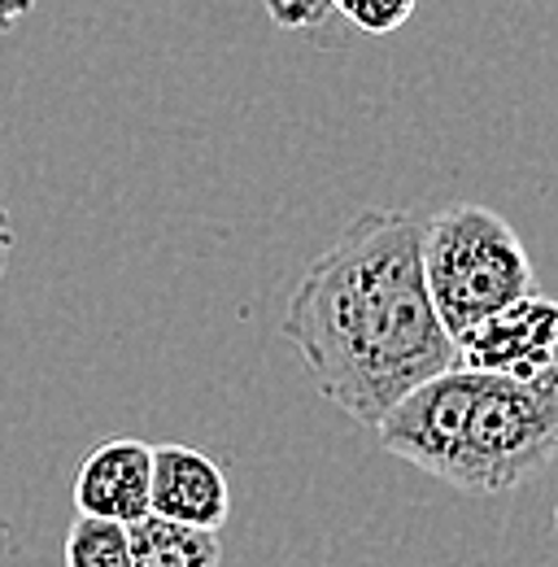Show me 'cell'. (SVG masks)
<instances>
[{
  "instance_id": "8992f818",
  "label": "cell",
  "mask_w": 558,
  "mask_h": 567,
  "mask_svg": "<svg viewBox=\"0 0 558 567\" xmlns=\"http://www.w3.org/2000/svg\"><path fill=\"white\" fill-rule=\"evenodd\" d=\"M148 511L193 528H223L231 511V489L223 467L197 445H153V485Z\"/></svg>"
},
{
  "instance_id": "4fadbf2b",
  "label": "cell",
  "mask_w": 558,
  "mask_h": 567,
  "mask_svg": "<svg viewBox=\"0 0 558 567\" xmlns=\"http://www.w3.org/2000/svg\"><path fill=\"white\" fill-rule=\"evenodd\" d=\"M555 537H558V506H555Z\"/></svg>"
},
{
  "instance_id": "ba28073f",
  "label": "cell",
  "mask_w": 558,
  "mask_h": 567,
  "mask_svg": "<svg viewBox=\"0 0 558 567\" xmlns=\"http://www.w3.org/2000/svg\"><path fill=\"white\" fill-rule=\"evenodd\" d=\"M66 567H132L127 524L101 515H74L66 533Z\"/></svg>"
},
{
  "instance_id": "52a82bcc",
  "label": "cell",
  "mask_w": 558,
  "mask_h": 567,
  "mask_svg": "<svg viewBox=\"0 0 558 567\" xmlns=\"http://www.w3.org/2000/svg\"><path fill=\"white\" fill-rule=\"evenodd\" d=\"M132 533V567H223L218 528L175 524L166 515H140Z\"/></svg>"
},
{
  "instance_id": "277c9868",
  "label": "cell",
  "mask_w": 558,
  "mask_h": 567,
  "mask_svg": "<svg viewBox=\"0 0 558 567\" xmlns=\"http://www.w3.org/2000/svg\"><path fill=\"white\" fill-rule=\"evenodd\" d=\"M458 362L488 375L533 380L558 362V301L528 292L458 341Z\"/></svg>"
},
{
  "instance_id": "9c48e42d",
  "label": "cell",
  "mask_w": 558,
  "mask_h": 567,
  "mask_svg": "<svg viewBox=\"0 0 558 567\" xmlns=\"http://www.w3.org/2000/svg\"><path fill=\"white\" fill-rule=\"evenodd\" d=\"M418 0H328V9H337L349 27H358L362 35H393L411 22Z\"/></svg>"
},
{
  "instance_id": "8fae6325",
  "label": "cell",
  "mask_w": 558,
  "mask_h": 567,
  "mask_svg": "<svg viewBox=\"0 0 558 567\" xmlns=\"http://www.w3.org/2000/svg\"><path fill=\"white\" fill-rule=\"evenodd\" d=\"M35 9V0H0V31H9L13 22H22Z\"/></svg>"
},
{
  "instance_id": "7c38bea8",
  "label": "cell",
  "mask_w": 558,
  "mask_h": 567,
  "mask_svg": "<svg viewBox=\"0 0 558 567\" xmlns=\"http://www.w3.org/2000/svg\"><path fill=\"white\" fill-rule=\"evenodd\" d=\"M9 254H13V223H9V214L0 210V276H4Z\"/></svg>"
},
{
  "instance_id": "3957f363",
  "label": "cell",
  "mask_w": 558,
  "mask_h": 567,
  "mask_svg": "<svg viewBox=\"0 0 558 567\" xmlns=\"http://www.w3.org/2000/svg\"><path fill=\"white\" fill-rule=\"evenodd\" d=\"M423 280L454 346L488 315L537 292V271L519 231L476 202L423 223Z\"/></svg>"
},
{
  "instance_id": "30bf717a",
  "label": "cell",
  "mask_w": 558,
  "mask_h": 567,
  "mask_svg": "<svg viewBox=\"0 0 558 567\" xmlns=\"http://www.w3.org/2000/svg\"><path fill=\"white\" fill-rule=\"evenodd\" d=\"M262 4H267L271 22L283 31H306L328 13V0H262Z\"/></svg>"
},
{
  "instance_id": "6da1fadb",
  "label": "cell",
  "mask_w": 558,
  "mask_h": 567,
  "mask_svg": "<svg viewBox=\"0 0 558 567\" xmlns=\"http://www.w3.org/2000/svg\"><path fill=\"white\" fill-rule=\"evenodd\" d=\"M279 332L314 389L366 427L458 362L423 280V223L406 210L358 214L306 267Z\"/></svg>"
},
{
  "instance_id": "5b68a950",
  "label": "cell",
  "mask_w": 558,
  "mask_h": 567,
  "mask_svg": "<svg viewBox=\"0 0 558 567\" xmlns=\"http://www.w3.org/2000/svg\"><path fill=\"white\" fill-rule=\"evenodd\" d=\"M148 485H153V445L136 436H110L79 463L70 497L79 515L136 524L140 515H148Z\"/></svg>"
},
{
  "instance_id": "7a4b0ae2",
  "label": "cell",
  "mask_w": 558,
  "mask_h": 567,
  "mask_svg": "<svg viewBox=\"0 0 558 567\" xmlns=\"http://www.w3.org/2000/svg\"><path fill=\"white\" fill-rule=\"evenodd\" d=\"M375 432L389 454L450 489L510 494L558 458V362L533 380L454 362L411 389Z\"/></svg>"
}]
</instances>
